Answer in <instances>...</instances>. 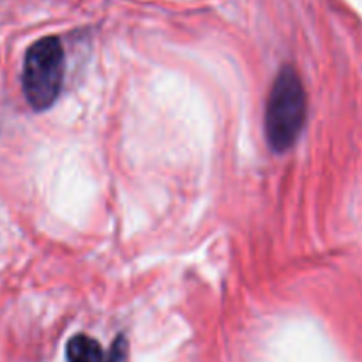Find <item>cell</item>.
Here are the masks:
<instances>
[{"label": "cell", "instance_id": "7a4b0ae2", "mask_svg": "<svg viewBox=\"0 0 362 362\" xmlns=\"http://www.w3.org/2000/svg\"><path fill=\"white\" fill-rule=\"evenodd\" d=\"M66 57L59 37H42L27 49L23 62V94L37 112L48 110L59 98L64 83Z\"/></svg>", "mask_w": 362, "mask_h": 362}, {"label": "cell", "instance_id": "277c9868", "mask_svg": "<svg viewBox=\"0 0 362 362\" xmlns=\"http://www.w3.org/2000/svg\"><path fill=\"white\" fill-rule=\"evenodd\" d=\"M105 362H127V343L122 336L115 339Z\"/></svg>", "mask_w": 362, "mask_h": 362}, {"label": "cell", "instance_id": "3957f363", "mask_svg": "<svg viewBox=\"0 0 362 362\" xmlns=\"http://www.w3.org/2000/svg\"><path fill=\"white\" fill-rule=\"evenodd\" d=\"M67 362H105L101 345L85 334H78L69 339L66 346Z\"/></svg>", "mask_w": 362, "mask_h": 362}, {"label": "cell", "instance_id": "6da1fadb", "mask_svg": "<svg viewBox=\"0 0 362 362\" xmlns=\"http://www.w3.org/2000/svg\"><path fill=\"white\" fill-rule=\"evenodd\" d=\"M308 117V98L300 76L285 66L276 76L265 106V134L274 152H285L299 138Z\"/></svg>", "mask_w": 362, "mask_h": 362}]
</instances>
